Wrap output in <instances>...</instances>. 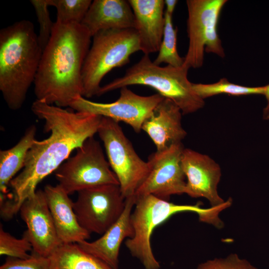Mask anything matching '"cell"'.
Returning <instances> with one entry per match:
<instances>
[{
    "mask_svg": "<svg viewBox=\"0 0 269 269\" xmlns=\"http://www.w3.org/2000/svg\"><path fill=\"white\" fill-rule=\"evenodd\" d=\"M31 111L44 121V130L50 134L46 139L34 141L21 172L10 181L11 198L1 205V215L6 220L19 211L44 178L55 172L74 149L97 133L102 118L86 112L69 111L37 100L32 103Z\"/></svg>",
    "mask_w": 269,
    "mask_h": 269,
    "instance_id": "cell-1",
    "label": "cell"
},
{
    "mask_svg": "<svg viewBox=\"0 0 269 269\" xmlns=\"http://www.w3.org/2000/svg\"><path fill=\"white\" fill-rule=\"evenodd\" d=\"M91 38L81 23L54 22L33 83L36 100L63 108L83 97L82 72Z\"/></svg>",
    "mask_w": 269,
    "mask_h": 269,
    "instance_id": "cell-2",
    "label": "cell"
},
{
    "mask_svg": "<svg viewBox=\"0 0 269 269\" xmlns=\"http://www.w3.org/2000/svg\"><path fill=\"white\" fill-rule=\"evenodd\" d=\"M42 51L31 21H16L0 30V91L10 109L22 106L34 83Z\"/></svg>",
    "mask_w": 269,
    "mask_h": 269,
    "instance_id": "cell-3",
    "label": "cell"
},
{
    "mask_svg": "<svg viewBox=\"0 0 269 269\" xmlns=\"http://www.w3.org/2000/svg\"><path fill=\"white\" fill-rule=\"evenodd\" d=\"M131 221L134 236L127 239L125 245L131 255L137 259L144 269H159L160 266L153 253L151 236L154 229L172 215L179 212L196 213L200 221L221 229L223 222L219 217L220 212L230 207L229 204L218 207H201L202 204H176L152 195L135 198Z\"/></svg>",
    "mask_w": 269,
    "mask_h": 269,
    "instance_id": "cell-4",
    "label": "cell"
},
{
    "mask_svg": "<svg viewBox=\"0 0 269 269\" xmlns=\"http://www.w3.org/2000/svg\"><path fill=\"white\" fill-rule=\"evenodd\" d=\"M189 68L155 64L149 55H144L125 74L101 86L97 96L131 85L148 86L158 94L171 100L181 110L182 115L192 114L202 108L204 100L195 92L187 77Z\"/></svg>",
    "mask_w": 269,
    "mask_h": 269,
    "instance_id": "cell-5",
    "label": "cell"
},
{
    "mask_svg": "<svg viewBox=\"0 0 269 269\" xmlns=\"http://www.w3.org/2000/svg\"><path fill=\"white\" fill-rule=\"evenodd\" d=\"M92 38L82 72L83 96L86 98L97 96L104 76L128 64L132 54L141 51L135 29L102 30Z\"/></svg>",
    "mask_w": 269,
    "mask_h": 269,
    "instance_id": "cell-6",
    "label": "cell"
},
{
    "mask_svg": "<svg viewBox=\"0 0 269 269\" xmlns=\"http://www.w3.org/2000/svg\"><path fill=\"white\" fill-rule=\"evenodd\" d=\"M110 166L116 174L125 199L134 197L147 176L149 166L135 152L119 122L102 117L98 129Z\"/></svg>",
    "mask_w": 269,
    "mask_h": 269,
    "instance_id": "cell-7",
    "label": "cell"
},
{
    "mask_svg": "<svg viewBox=\"0 0 269 269\" xmlns=\"http://www.w3.org/2000/svg\"><path fill=\"white\" fill-rule=\"evenodd\" d=\"M59 185L68 195L105 184L119 185L98 141L88 138L75 154L54 172Z\"/></svg>",
    "mask_w": 269,
    "mask_h": 269,
    "instance_id": "cell-8",
    "label": "cell"
},
{
    "mask_svg": "<svg viewBox=\"0 0 269 269\" xmlns=\"http://www.w3.org/2000/svg\"><path fill=\"white\" fill-rule=\"evenodd\" d=\"M226 0H187V32L188 50L184 65L189 69L199 68L204 62V52L225 56L217 26Z\"/></svg>",
    "mask_w": 269,
    "mask_h": 269,
    "instance_id": "cell-9",
    "label": "cell"
},
{
    "mask_svg": "<svg viewBox=\"0 0 269 269\" xmlns=\"http://www.w3.org/2000/svg\"><path fill=\"white\" fill-rule=\"evenodd\" d=\"M77 193L73 209L80 226L90 234H103L125 207L126 199L119 185H99Z\"/></svg>",
    "mask_w": 269,
    "mask_h": 269,
    "instance_id": "cell-10",
    "label": "cell"
},
{
    "mask_svg": "<svg viewBox=\"0 0 269 269\" xmlns=\"http://www.w3.org/2000/svg\"><path fill=\"white\" fill-rule=\"evenodd\" d=\"M157 93L150 96L138 95L128 87L120 89V95L116 101L101 103L90 101L82 96L76 98L69 107L77 112H86L123 122L139 133L143 123L153 113L164 99Z\"/></svg>",
    "mask_w": 269,
    "mask_h": 269,
    "instance_id": "cell-11",
    "label": "cell"
},
{
    "mask_svg": "<svg viewBox=\"0 0 269 269\" xmlns=\"http://www.w3.org/2000/svg\"><path fill=\"white\" fill-rule=\"evenodd\" d=\"M182 142L156 151L148 158L149 172L134 197L152 195L168 201L173 195L185 193L186 181L182 166Z\"/></svg>",
    "mask_w": 269,
    "mask_h": 269,
    "instance_id": "cell-12",
    "label": "cell"
},
{
    "mask_svg": "<svg viewBox=\"0 0 269 269\" xmlns=\"http://www.w3.org/2000/svg\"><path fill=\"white\" fill-rule=\"evenodd\" d=\"M182 166L187 179L185 193L192 198L203 197L211 207L226 205L227 201L219 195L217 187L221 176L219 165L208 155L189 148H184Z\"/></svg>",
    "mask_w": 269,
    "mask_h": 269,
    "instance_id": "cell-13",
    "label": "cell"
},
{
    "mask_svg": "<svg viewBox=\"0 0 269 269\" xmlns=\"http://www.w3.org/2000/svg\"><path fill=\"white\" fill-rule=\"evenodd\" d=\"M21 219L25 223L26 232L33 252L48 258L62 244L56 232L43 190H36L21 205Z\"/></svg>",
    "mask_w": 269,
    "mask_h": 269,
    "instance_id": "cell-14",
    "label": "cell"
},
{
    "mask_svg": "<svg viewBox=\"0 0 269 269\" xmlns=\"http://www.w3.org/2000/svg\"><path fill=\"white\" fill-rule=\"evenodd\" d=\"M135 201L134 197L126 199L122 215L100 238L91 242L84 241L77 244L86 253L113 269H118L121 245L125 239L131 238L134 235L131 214Z\"/></svg>",
    "mask_w": 269,
    "mask_h": 269,
    "instance_id": "cell-15",
    "label": "cell"
},
{
    "mask_svg": "<svg viewBox=\"0 0 269 269\" xmlns=\"http://www.w3.org/2000/svg\"><path fill=\"white\" fill-rule=\"evenodd\" d=\"M182 113L171 100L164 98L153 114L143 123L141 130L154 143L156 151L182 142L187 133L181 124Z\"/></svg>",
    "mask_w": 269,
    "mask_h": 269,
    "instance_id": "cell-16",
    "label": "cell"
},
{
    "mask_svg": "<svg viewBox=\"0 0 269 269\" xmlns=\"http://www.w3.org/2000/svg\"><path fill=\"white\" fill-rule=\"evenodd\" d=\"M43 191L61 243H78L87 241L90 234L79 224L69 195L58 184L47 185Z\"/></svg>",
    "mask_w": 269,
    "mask_h": 269,
    "instance_id": "cell-17",
    "label": "cell"
},
{
    "mask_svg": "<svg viewBox=\"0 0 269 269\" xmlns=\"http://www.w3.org/2000/svg\"><path fill=\"white\" fill-rule=\"evenodd\" d=\"M135 21V29L144 55L158 52L165 24L163 0H129Z\"/></svg>",
    "mask_w": 269,
    "mask_h": 269,
    "instance_id": "cell-18",
    "label": "cell"
},
{
    "mask_svg": "<svg viewBox=\"0 0 269 269\" xmlns=\"http://www.w3.org/2000/svg\"><path fill=\"white\" fill-rule=\"evenodd\" d=\"M81 24L93 37L102 30L134 29L135 21L128 0H94Z\"/></svg>",
    "mask_w": 269,
    "mask_h": 269,
    "instance_id": "cell-19",
    "label": "cell"
},
{
    "mask_svg": "<svg viewBox=\"0 0 269 269\" xmlns=\"http://www.w3.org/2000/svg\"><path fill=\"white\" fill-rule=\"evenodd\" d=\"M36 128H27L18 142L12 147L0 151V201L7 198V187L16 173L23 169L28 151L35 139Z\"/></svg>",
    "mask_w": 269,
    "mask_h": 269,
    "instance_id": "cell-20",
    "label": "cell"
},
{
    "mask_svg": "<svg viewBox=\"0 0 269 269\" xmlns=\"http://www.w3.org/2000/svg\"><path fill=\"white\" fill-rule=\"evenodd\" d=\"M48 258L50 269H114L77 243L62 244Z\"/></svg>",
    "mask_w": 269,
    "mask_h": 269,
    "instance_id": "cell-21",
    "label": "cell"
},
{
    "mask_svg": "<svg viewBox=\"0 0 269 269\" xmlns=\"http://www.w3.org/2000/svg\"><path fill=\"white\" fill-rule=\"evenodd\" d=\"M196 93L204 100L220 94L240 96L250 95H264L266 86L248 87L229 82L225 78L211 84L192 83Z\"/></svg>",
    "mask_w": 269,
    "mask_h": 269,
    "instance_id": "cell-22",
    "label": "cell"
},
{
    "mask_svg": "<svg viewBox=\"0 0 269 269\" xmlns=\"http://www.w3.org/2000/svg\"><path fill=\"white\" fill-rule=\"evenodd\" d=\"M165 24L162 42L158 53L153 61L157 65L162 63L175 67L183 65L184 58L178 54L177 49V35L178 29L174 27L172 15L164 12Z\"/></svg>",
    "mask_w": 269,
    "mask_h": 269,
    "instance_id": "cell-23",
    "label": "cell"
},
{
    "mask_svg": "<svg viewBox=\"0 0 269 269\" xmlns=\"http://www.w3.org/2000/svg\"><path fill=\"white\" fill-rule=\"evenodd\" d=\"M92 2L91 0H48L49 5L56 9V21L64 24H81Z\"/></svg>",
    "mask_w": 269,
    "mask_h": 269,
    "instance_id": "cell-24",
    "label": "cell"
},
{
    "mask_svg": "<svg viewBox=\"0 0 269 269\" xmlns=\"http://www.w3.org/2000/svg\"><path fill=\"white\" fill-rule=\"evenodd\" d=\"M32 246L25 232L22 237L17 239L5 231L1 224L0 226V254L7 257L25 259L31 255Z\"/></svg>",
    "mask_w": 269,
    "mask_h": 269,
    "instance_id": "cell-25",
    "label": "cell"
},
{
    "mask_svg": "<svg viewBox=\"0 0 269 269\" xmlns=\"http://www.w3.org/2000/svg\"><path fill=\"white\" fill-rule=\"evenodd\" d=\"M30 1L34 8L39 24L38 39L43 50L51 37L54 24L48 9V0H31Z\"/></svg>",
    "mask_w": 269,
    "mask_h": 269,
    "instance_id": "cell-26",
    "label": "cell"
},
{
    "mask_svg": "<svg viewBox=\"0 0 269 269\" xmlns=\"http://www.w3.org/2000/svg\"><path fill=\"white\" fill-rule=\"evenodd\" d=\"M196 269H259L236 254L224 258L209 260L199 265Z\"/></svg>",
    "mask_w": 269,
    "mask_h": 269,
    "instance_id": "cell-27",
    "label": "cell"
},
{
    "mask_svg": "<svg viewBox=\"0 0 269 269\" xmlns=\"http://www.w3.org/2000/svg\"><path fill=\"white\" fill-rule=\"evenodd\" d=\"M0 269H50V263L48 258L33 252L25 259L7 257Z\"/></svg>",
    "mask_w": 269,
    "mask_h": 269,
    "instance_id": "cell-28",
    "label": "cell"
},
{
    "mask_svg": "<svg viewBox=\"0 0 269 269\" xmlns=\"http://www.w3.org/2000/svg\"><path fill=\"white\" fill-rule=\"evenodd\" d=\"M267 100V104L263 111V119L269 120V84L266 85L265 92L264 95Z\"/></svg>",
    "mask_w": 269,
    "mask_h": 269,
    "instance_id": "cell-29",
    "label": "cell"
},
{
    "mask_svg": "<svg viewBox=\"0 0 269 269\" xmlns=\"http://www.w3.org/2000/svg\"><path fill=\"white\" fill-rule=\"evenodd\" d=\"M178 2L177 0H165L164 6H165V12L172 15L175 10L176 4Z\"/></svg>",
    "mask_w": 269,
    "mask_h": 269,
    "instance_id": "cell-30",
    "label": "cell"
}]
</instances>
